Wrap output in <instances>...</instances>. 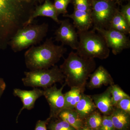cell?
Returning a JSON list of instances; mask_svg holds the SVG:
<instances>
[{
	"instance_id": "1",
	"label": "cell",
	"mask_w": 130,
	"mask_h": 130,
	"mask_svg": "<svg viewBox=\"0 0 130 130\" xmlns=\"http://www.w3.org/2000/svg\"><path fill=\"white\" fill-rule=\"evenodd\" d=\"M30 3L0 0V50L7 48L17 31L26 26L33 11Z\"/></svg>"
},
{
	"instance_id": "2",
	"label": "cell",
	"mask_w": 130,
	"mask_h": 130,
	"mask_svg": "<svg viewBox=\"0 0 130 130\" xmlns=\"http://www.w3.org/2000/svg\"><path fill=\"white\" fill-rule=\"evenodd\" d=\"M94 59L79 56L72 51L59 68L65 76V83L71 88L85 89L88 79L95 70Z\"/></svg>"
},
{
	"instance_id": "3",
	"label": "cell",
	"mask_w": 130,
	"mask_h": 130,
	"mask_svg": "<svg viewBox=\"0 0 130 130\" xmlns=\"http://www.w3.org/2000/svg\"><path fill=\"white\" fill-rule=\"evenodd\" d=\"M67 51L63 45H56L52 38L41 45L32 46L25 53L26 67L30 71L48 69L55 66Z\"/></svg>"
},
{
	"instance_id": "4",
	"label": "cell",
	"mask_w": 130,
	"mask_h": 130,
	"mask_svg": "<svg viewBox=\"0 0 130 130\" xmlns=\"http://www.w3.org/2000/svg\"><path fill=\"white\" fill-rule=\"evenodd\" d=\"M78 46L76 53L79 56L90 59H106L109 57L110 49L103 37L93 30L77 31Z\"/></svg>"
},
{
	"instance_id": "5",
	"label": "cell",
	"mask_w": 130,
	"mask_h": 130,
	"mask_svg": "<svg viewBox=\"0 0 130 130\" xmlns=\"http://www.w3.org/2000/svg\"><path fill=\"white\" fill-rule=\"evenodd\" d=\"M48 24H30L19 30L9 42V45L15 53L40 43L46 36Z\"/></svg>"
},
{
	"instance_id": "6",
	"label": "cell",
	"mask_w": 130,
	"mask_h": 130,
	"mask_svg": "<svg viewBox=\"0 0 130 130\" xmlns=\"http://www.w3.org/2000/svg\"><path fill=\"white\" fill-rule=\"evenodd\" d=\"M25 77L22 79L25 86L33 88H47L56 83L63 84L65 76L58 66L51 68L25 72Z\"/></svg>"
},
{
	"instance_id": "7",
	"label": "cell",
	"mask_w": 130,
	"mask_h": 130,
	"mask_svg": "<svg viewBox=\"0 0 130 130\" xmlns=\"http://www.w3.org/2000/svg\"><path fill=\"white\" fill-rule=\"evenodd\" d=\"M93 30L109 29V24L117 11L114 0H90Z\"/></svg>"
},
{
	"instance_id": "8",
	"label": "cell",
	"mask_w": 130,
	"mask_h": 130,
	"mask_svg": "<svg viewBox=\"0 0 130 130\" xmlns=\"http://www.w3.org/2000/svg\"><path fill=\"white\" fill-rule=\"evenodd\" d=\"M94 30L102 36L108 47L111 48L114 55H117L130 48L129 38L124 33L110 29H96Z\"/></svg>"
},
{
	"instance_id": "9",
	"label": "cell",
	"mask_w": 130,
	"mask_h": 130,
	"mask_svg": "<svg viewBox=\"0 0 130 130\" xmlns=\"http://www.w3.org/2000/svg\"><path fill=\"white\" fill-rule=\"evenodd\" d=\"M66 85V84L64 83L61 88L58 89L56 84H55L51 87L43 89V96L50 108L48 118L50 120L58 118L59 113L64 108V96L62 91Z\"/></svg>"
},
{
	"instance_id": "10",
	"label": "cell",
	"mask_w": 130,
	"mask_h": 130,
	"mask_svg": "<svg viewBox=\"0 0 130 130\" xmlns=\"http://www.w3.org/2000/svg\"><path fill=\"white\" fill-rule=\"evenodd\" d=\"M60 26L55 33V41L60 42L62 45L69 46L76 50L78 46V35L76 28L68 19L61 21Z\"/></svg>"
},
{
	"instance_id": "11",
	"label": "cell",
	"mask_w": 130,
	"mask_h": 130,
	"mask_svg": "<svg viewBox=\"0 0 130 130\" xmlns=\"http://www.w3.org/2000/svg\"><path fill=\"white\" fill-rule=\"evenodd\" d=\"M13 94L14 96L19 98L23 104V107L20 110L16 118V122L18 123L19 116L22 111L24 109L30 110L33 109L36 101L43 96V90L38 88H34L31 90H23L19 88H15L13 89Z\"/></svg>"
},
{
	"instance_id": "12",
	"label": "cell",
	"mask_w": 130,
	"mask_h": 130,
	"mask_svg": "<svg viewBox=\"0 0 130 130\" xmlns=\"http://www.w3.org/2000/svg\"><path fill=\"white\" fill-rule=\"evenodd\" d=\"M87 86L91 89L101 88L103 85L108 86L114 84L113 79L107 70L102 66L98 67L90 74Z\"/></svg>"
},
{
	"instance_id": "13",
	"label": "cell",
	"mask_w": 130,
	"mask_h": 130,
	"mask_svg": "<svg viewBox=\"0 0 130 130\" xmlns=\"http://www.w3.org/2000/svg\"><path fill=\"white\" fill-rule=\"evenodd\" d=\"M111 85L103 93L91 96L97 109L103 115H110L114 109L111 94Z\"/></svg>"
},
{
	"instance_id": "14",
	"label": "cell",
	"mask_w": 130,
	"mask_h": 130,
	"mask_svg": "<svg viewBox=\"0 0 130 130\" xmlns=\"http://www.w3.org/2000/svg\"><path fill=\"white\" fill-rule=\"evenodd\" d=\"M63 16L72 20L73 24L77 29V31L89 30L93 26L91 12L74 9L72 14H64Z\"/></svg>"
},
{
	"instance_id": "15",
	"label": "cell",
	"mask_w": 130,
	"mask_h": 130,
	"mask_svg": "<svg viewBox=\"0 0 130 130\" xmlns=\"http://www.w3.org/2000/svg\"><path fill=\"white\" fill-rule=\"evenodd\" d=\"M38 16L48 17L57 23L60 24V23L61 21L58 19V15L54 5L49 0H45L42 5L36 7L26 23V26L31 24L34 19Z\"/></svg>"
},
{
	"instance_id": "16",
	"label": "cell",
	"mask_w": 130,
	"mask_h": 130,
	"mask_svg": "<svg viewBox=\"0 0 130 130\" xmlns=\"http://www.w3.org/2000/svg\"><path fill=\"white\" fill-rule=\"evenodd\" d=\"M74 109L84 120L97 109L91 96L83 93Z\"/></svg>"
},
{
	"instance_id": "17",
	"label": "cell",
	"mask_w": 130,
	"mask_h": 130,
	"mask_svg": "<svg viewBox=\"0 0 130 130\" xmlns=\"http://www.w3.org/2000/svg\"><path fill=\"white\" fill-rule=\"evenodd\" d=\"M115 130H128L130 124V114L115 108L111 115Z\"/></svg>"
},
{
	"instance_id": "18",
	"label": "cell",
	"mask_w": 130,
	"mask_h": 130,
	"mask_svg": "<svg viewBox=\"0 0 130 130\" xmlns=\"http://www.w3.org/2000/svg\"><path fill=\"white\" fill-rule=\"evenodd\" d=\"M58 118L69 123L76 130L81 129L84 124V120L74 109H63L59 113Z\"/></svg>"
},
{
	"instance_id": "19",
	"label": "cell",
	"mask_w": 130,
	"mask_h": 130,
	"mask_svg": "<svg viewBox=\"0 0 130 130\" xmlns=\"http://www.w3.org/2000/svg\"><path fill=\"white\" fill-rule=\"evenodd\" d=\"M109 29L118 31L126 35L130 34V26L118 9H117L110 21Z\"/></svg>"
},
{
	"instance_id": "20",
	"label": "cell",
	"mask_w": 130,
	"mask_h": 130,
	"mask_svg": "<svg viewBox=\"0 0 130 130\" xmlns=\"http://www.w3.org/2000/svg\"><path fill=\"white\" fill-rule=\"evenodd\" d=\"M85 90L79 88H71L70 91L64 94L65 100L64 109H74Z\"/></svg>"
},
{
	"instance_id": "21",
	"label": "cell",
	"mask_w": 130,
	"mask_h": 130,
	"mask_svg": "<svg viewBox=\"0 0 130 130\" xmlns=\"http://www.w3.org/2000/svg\"><path fill=\"white\" fill-rule=\"evenodd\" d=\"M102 116L96 110L84 120V124L92 130H99L101 124Z\"/></svg>"
},
{
	"instance_id": "22",
	"label": "cell",
	"mask_w": 130,
	"mask_h": 130,
	"mask_svg": "<svg viewBox=\"0 0 130 130\" xmlns=\"http://www.w3.org/2000/svg\"><path fill=\"white\" fill-rule=\"evenodd\" d=\"M49 130H76L69 123L61 119H51L48 123Z\"/></svg>"
},
{
	"instance_id": "23",
	"label": "cell",
	"mask_w": 130,
	"mask_h": 130,
	"mask_svg": "<svg viewBox=\"0 0 130 130\" xmlns=\"http://www.w3.org/2000/svg\"><path fill=\"white\" fill-rule=\"evenodd\" d=\"M111 92L113 105L114 107L120 100L125 98L130 97L118 85L114 84L111 85Z\"/></svg>"
},
{
	"instance_id": "24",
	"label": "cell",
	"mask_w": 130,
	"mask_h": 130,
	"mask_svg": "<svg viewBox=\"0 0 130 130\" xmlns=\"http://www.w3.org/2000/svg\"><path fill=\"white\" fill-rule=\"evenodd\" d=\"M72 1V0H54L53 5L58 16L61 14L64 15L67 13L68 6Z\"/></svg>"
},
{
	"instance_id": "25",
	"label": "cell",
	"mask_w": 130,
	"mask_h": 130,
	"mask_svg": "<svg viewBox=\"0 0 130 130\" xmlns=\"http://www.w3.org/2000/svg\"><path fill=\"white\" fill-rule=\"evenodd\" d=\"M74 10L91 12L90 0H72Z\"/></svg>"
},
{
	"instance_id": "26",
	"label": "cell",
	"mask_w": 130,
	"mask_h": 130,
	"mask_svg": "<svg viewBox=\"0 0 130 130\" xmlns=\"http://www.w3.org/2000/svg\"><path fill=\"white\" fill-rule=\"evenodd\" d=\"M99 130H116L110 115H103L102 116L101 124Z\"/></svg>"
},
{
	"instance_id": "27",
	"label": "cell",
	"mask_w": 130,
	"mask_h": 130,
	"mask_svg": "<svg viewBox=\"0 0 130 130\" xmlns=\"http://www.w3.org/2000/svg\"><path fill=\"white\" fill-rule=\"evenodd\" d=\"M115 108L130 114V97L125 98L117 103Z\"/></svg>"
},
{
	"instance_id": "28",
	"label": "cell",
	"mask_w": 130,
	"mask_h": 130,
	"mask_svg": "<svg viewBox=\"0 0 130 130\" xmlns=\"http://www.w3.org/2000/svg\"><path fill=\"white\" fill-rule=\"evenodd\" d=\"M121 15L124 17L128 24L130 26V3L127 5H122L121 9L120 11Z\"/></svg>"
},
{
	"instance_id": "29",
	"label": "cell",
	"mask_w": 130,
	"mask_h": 130,
	"mask_svg": "<svg viewBox=\"0 0 130 130\" xmlns=\"http://www.w3.org/2000/svg\"><path fill=\"white\" fill-rule=\"evenodd\" d=\"M50 120L49 118L45 120H38L36 124L35 130H47V126Z\"/></svg>"
},
{
	"instance_id": "30",
	"label": "cell",
	"mask_w": 130,
	"mask_h": 130,
	"mask_svg": "<svg viewBox=\"0 0 130 130\" xmlns=\"http://www.w3.org/2000/svg\"><path fill=\"white\" fill-rule=\"evenodd\" d=\"M6 87V85L4 79L0 77V98L4 93Z\"/></svg>"
},
{
	"instance_id": "31",
	"label": "cell",
	"mask_w": 130,
	"mask_h": 130,
	"mask_svg": "<svg viewBox=\"0 0 130 130\" xmlns=\"http://www.w3.org/2000/svg\"><path fill=\"white\" fill-rule=\"evenodd\" d=\"M80 130H92L90 128L87 127L84 124L82 128H81V129Z\"/></svg>"
},
{
	"instance_id": "32",
	"label": "cell",
	"mask_w": 130,
	"mask_h": 130,
	"mask_svg": "<svg viewBox=\"0 0 130 130\" xmlns=\"http://www.w3.org/2000/svg\"><path fill=\"white\" fill-rule=\"evenodd\" d=\"M22 2H30L31 0H19Z\"/></svg>"
},
{
	"instance_id": "33",
	"label": "cell",
	"mask_w": 130,
	"mask_h": 130,
	"mask_svg": "<svg viewBox=\"0 0 130 130\" xmlns=\"http://www.w3.org/2000/svg\"><path fill=\"white\" fill-rule=\"evenodd\" d=\"M125 1V0H118V1L119 2H120V1Z\"/></svg>"
}]
</instances>
